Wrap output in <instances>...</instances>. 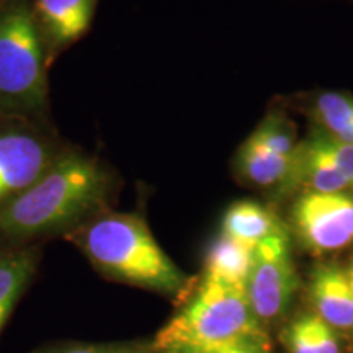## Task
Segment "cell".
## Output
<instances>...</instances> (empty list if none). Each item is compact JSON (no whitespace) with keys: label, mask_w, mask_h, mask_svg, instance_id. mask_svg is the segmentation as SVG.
Instances as JSON below:
<instances>
[{"label":"cell","mask_w":353,"mask_h":353,"mask_svg":"<svg viewBox=\"0 0 353 353\" xmlns=\"http://www.w3.org/2000/svg\"><path fill=\"white\" fill-rule=\"evenodd\" d=\"M110 176L94 157L59 154L21 195L0 206V237L25 239L74 226L103 206Z\"/></svg>","instance_id":"obj_1"},{"label":"cell","mask_w":353,"mask_h":353,"mask_svg":"<svg viewBox=\"0 0 353 353\" xmlns=\"http://www.w3.org/2000/svg\"><path fill=\"white\" fill-rule=\"evenodd\" d=\"M79 245L105 275L165 294L188 288V276L157 244L139 216L108 213L87 224Z\"/></svg>","instance_id":"obj_2"},{"label":"cell","mask_w":353,"mask_h":353,"mask_svg":"<svg viewBox=\"0 0 353 353\" xmlns=\"http://www.w3.org/2000/svg\"><path fill=\"white\" fill-rule=\"evenodd\" d=\"M247 339H268L247 290L205 276L193 298L156 335L154 350L179 353Z\"/></svg>","instance_id":"obj_3"},{"label":"cell","mask_w":353,"mask_h":353,"mask_svg":"<svg viewBox=\"0 0 353 353\" xmlns=\"http://www.w3.org/2000/svg\"><path fill=\"white\" fill-rule=\"evenodd\" d=\"M43 32L32 6L13 0L0 10V110L34 113L46 105Z\"/></svg>","instance_id":"obj_4"},{"label":"cell","mask_w":353,"mask_h":353,"mask_svg":"<svg viewBox=\"0 0 353 353\" xmlns=\"http://www.w3.org/2000/svg\"><path fill=\"white\" fill-rule=\"evenodd\" d=\"M291 224L312 254L345 249L353 242V195L301 192L291 206Z\"/></svg>","instance_id":"obj_5"},{"label":"cell","mask_w":353,"mask_h":353,"mask_svg":"<svg viewBox=\"0 0 353 353\" xmlns=\"http://www.w3.org/2000/svg\"><path fill=\"white\" fill-rule=\"evenodd\" d=\"M298 283L288 234L268 237L255 247L252 272L245 290L260 322L283 314L293 301Z\"/></svg>","instance_id":"obj_6"},{"label":"cell","mask_w":353,"mask_h":353,"mask_svg":"<svg viewBox=\"0 0 353 353\" xmlns=\"http://www.w3.org/2000/svg\"><path fill=\"white\" fill-rule=\"evenodd\" d=\"M59 157L46 139L30 131L0 132V206L41 179Z\"/></svg>","instance_id":"obj_7"},{"label":"cell","mask_w":353,"mask_h":353,"mask_svg":"<svg viewBox=\"0 0 353 353\" xmlns=\"http://www.w3.org/2000/svg\"><path fill=\"white\" fill-rule=\"evenodd\" d=\"M307 294L314 314L335 330H353V290L345 270L322 263L312 270Z\"/></svg>","instance_id":"obj_8"},{"label":"cell","mask_w":353,"mask_h":353,"mask_svg":"<svg viewBox=\"0 0 353 353\" xmlns=\"http://www.w3.org/2000/svg\"><path fill=\"white\" fill-rule=\"evenodd\" d=\"M99 0H37L34 15L52 46L64 48L77 41L94 19Z\"/></svg>","instance_id":"obj_9"},{"label":"cell","mask_w":353,"mask_h":353,"mask_svg":"<svg viewBox=\"0 0 353 353\" xmlns=\"http://www.w3.org/2000/svg\"><path fill=\"white\" fill-rule=\"evenodd\" d=\"M278 234H288L281 221L255 201H237L223 218V236L255 249L260 242Z\"/></svg>","instance_id":"obj_10"},{"label":"cell","mask_w":353,"mask_h":353,"mask_svg":"<svg viewBox=\"0 0 353 353\" xmlns=\"http://www.w3.org/2000/svg\"><path fill=\"white\" fill-rule=\"evenodd\" d=\"M294 156H281L259 144L252 138H247L237 151L236 167L247 182L259 187H273V185L283 187L293 169Z\"/></svg>","instance_id":"obj_11"},{"label":"cell","mask_w":353,"mask_h":353,"mask_svg":"<svg viewBox=\"0 0 353 353\" xmlns=\"http://www.w3.org/2000/svg\"><path fill=\"white\" fill-rule=\"evenodd\" d=\"M255 249L221 236L210 247L205 263V276L234 286H247L254 265Z\"/></svg>","instance_id":"obj_12"},{"label":"cell","mask_w":353,"mask_h":353,"mask_svg":"<svg viewBox=\"0 0 353 353\" xmlns=\"http://www.w3.org/2000/svg\"><path fill=\"white\" fill-rule=\"evenodd\" d=\"M34 268L37 254L33 250L0 252V330L33 276Z\"/></svg>","instance_id":"obj_13"},{"label":"cell","mask_w":353,"mask_h":353,"mask_svg":"<svg viewBox=\"0 0 353 353\" xmlns=\"http://www.w3.org/2000/svg\"><path fill=\"white\" fill-rule=\"evenodd\" d=\"M316 128L329 138L353 145V97L342 92L317 95L311 108Z\"/></svg>","instance_id":"obj_14"},{"label":"cell","mask_w":353,"mask_h":353,"mask_svg":"<svg viewBox=\"0 0 353 353\" xmlns=\"http://www.w3.org/2000/svg\"><path fill=\"white\" fill-rule=\"evenodd\" d=\"M309 138L330 159V162H332L335 169L341 172V175L345 179L348 187H350V192L353 193V145L329 138L327 134H324L317 128H314Z\"/></svg>","instance_id":"obj_15"},{"label":"cell","mask_w":353,"mask_h":353,"mask_svg":"<svg viewBox=\"0 0 353 353\" xmlns=\"http://www.w3.org/2000/svg\"><path fill=\"white\" fill-rule=\"evenodd\" d=\"M281 341L288 353H317L309 327V314L299 316L291 322L281 334Z\"/></svg>","instance_id":"obj_16"},{"label":"cell","mask_w":353,"mask_h":353,"mask_svg":"<svg viewBox=\"0 0 353 353\" xmlns=\"http://www.w3.org/2000/svg\"><path fill=\"white\" fill-rule=\"evenodd\" d=\"M309 327H311L312 342H314L317 353H341L337 334L327 322H324L316 314H309Z\"/></svg>","instance_id":"obj_17"},{"label":"cell","mask_w":353,"mask_h":353,"mask_svg":"<svg viewBox=\"0 0 353 353\" xmlns=\"http://www.w3.org/2000/svg\"><path fill=\"white\" fill-rule=\"evenodd\" d=\"M179 353H272V350L268 345V339H247V341L229 342L206 348H193V350Z\"/></svg>","instance_id":"obj_18"},{"label":"cell","mask_w":353,"mask_h":353,"mask_svg":"<svg viewBox=\"0 0 353 353\" xmlns=\"http://www.w3.org/2000/svg\"><path fill=\"white\" fill-rule=\"evenodd\" d=\"M56 353H139L131 350V348L123 347H107V345H88V347H74L65 348V350L56 352Z\"/></svg>","instance_id":"obj_19"},{"label":"cell","mask_w":353,"mask_h":353,"mask_svg":"<svg viewBox=\"0 0 353 353\" xmlns=\"http://www.w3.org/2000/svg\"><path fill=\"white\" fill-rule=\"evenodd\" d=\"M345 273H347V278H348V281H350V286H352V290H353V263L347 268Z\"/></svg>","instance_id":"obj_20"}]
</instances>
